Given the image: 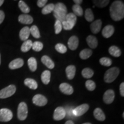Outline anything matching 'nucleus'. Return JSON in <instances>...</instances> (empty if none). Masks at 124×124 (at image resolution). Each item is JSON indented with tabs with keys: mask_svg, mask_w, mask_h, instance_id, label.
<instances>
[{
	"mask_svg": "<svg viewBox=\"0 0 124 124\" xmlns=\"http://www.w3.org/2000/svg\"><path fill=\"white\" fill-rule=\"evenodd\" d=\"M5 18V13L4 12L2 11V10H0V24L3 22Z\"/></svg>",
	"mask_w": 124,
	"mask_h": 124,
	"instance_id": "obj_44",
	"label": "nucleus"
},
{
	"mask_svg": "<svg viewBox=\"0 0 124 124\" xmlns=\"http://www.w3.org/2000/svg\"><path fill=\"white\" fill-rule=\"evenodd\" d=\"M65 124H74V123L72 121L69 120V121H67L65 123Z\"/></svg>",
	"mask_w": 124,
	"mask_h": 124,
	"instance_id": "obj_46",
	"label": "nucleus"
},
{
	"mask_svg": "<svg viewBox=\"0 0 124 124\" xmlns=\"http://www.w3.org/2000/svg\"><path fill=\"white\" fill-rule=\"evenodd\" d=\"M23 65H24V60L21 58H17L12 60L9 63V67L10 69L15 70L22 67Z\"/></svg>",
	"mask_w": 124,
	"mask_h": 124,
	"instance_id": "obj_12",
	"label": "nucleus"
},
{
	"mask_svg": "<svg viewBox=\"0 0 124 124\" xmlns=\"http://www.w3.org/2000/svg\"><path fill=\"white\" fill-rule=\"evenodd\" d=\"M86 41L87 43L88 46H90L91 48L95 49L98 46V40L94 36L90 35L86 39Z\"/></svg>",
	"mask_w": 124,
	"mask_h": 124,
	"instance_id": "obj_19",
	"label": "nucleus"
},
{
	"mask_svg": "<svg viewBox=\"0 0 124 124\" xmlns=\"http://www.w3.org/2000/svg\"><path fill=\"white\" fill-rule=\"evenodd\" d=\"M59 89L62 93L66 95H71L74 92L72 87L67 83H61L59 86Z\"/></svg>",
	"mask_w": 124,
	"mask_h": 124,
	"instance_id": "obj_11",
	"label": "nucleus"
},
{
	"mask_svg": "<svg viewBox=\"0 0 124 124\" xmlns=\"http://www.w3.org/2000/svg\"><path fill=\"white\" fill-rule=\"evenodd\" d=\"M0 64H1V55H0Z\"/></svg>",
	"mask_w": 124,
	"mask_h": 124,
	"instance_id": "obj_49",
	"label": "nucleus"
},
{
	"mask_svg": "<svg viewBox=\"0 0 124 124\" xmlns=\"http://www.w3.org/2000/svg\"><path fill=\"white\" fill-rule=\"evenodd\" d=\"M30 35V28L28 27H25L20 30L19 36L20 39L23 41H26Z\"/></svg>",
	"mask_w": 124,
	"mask_h": 124,
	"instance_id": "obj_17",
	"label": "nucleus"
},
{
	"mask_svg": "<svg viewBox=\"0 0 124 124\" xmlns=\"http://www.w3.org/2000/svg\"><path fill=\"white\" fill-rule=\"evenodd\" d=\"M66 72L67 77L69 79H72L75 77L76 72V68L73 65H70L67 67L66 69Z\"/></svg>",
	"mask_w": 124,
	"mask_h": 124,
	"instance_id": "obj_20",
	"label": "nucleus"
},
{
	"mask_svg": "<svg viewBox=\"0 0 124 124\" xmlns=\"http://www.w3.org/2000/svg\"><path fill=\"white\" fill-rule=\"evenodd\" d=\"M111 18L115 21L121 20L124 17V5L121 1H115L110 7Z\"/></svg>",
	"mask_w": 124,
	"mask_h": 124,
	"instance_id": "obj_1",
	"label": "nucleus"
},
{
	"mask_svg": "<svg viewBox=\"0 0 124 124\" xmlns=\"http://www.w3.org/2000/svg\"><path fill=\"white\" fill-rule=\"evenodd\" d=\"M115 94L113 90H108L105 93L103 97V100L106 104H110L114 101Z\"/></svg>",
	"mask_w": 124,
	"mask_h": 124,
	"instance_id": "obj_10",
	"label": "nucleus"
},
{
	"mask_svg": "<svg viewBox=\"0 0 124 124\" xmlns=\"http://www.w3.org/2000/svg\"><path fill=\"white\" fill-rule=\"evenodd\" d=\"M4 2V0H0V7L3 4V3Z\"/></svg>",
	"mask_w": 124,
	"mask_h": 124,
	"instance_id": "obj_47",
	"label": "nucleus"
},
{
	"mask_svg": "<svg viewBox=\"0 0 124 124\" xmlns=\"http://www.w3.org/2000/svg\"><path fill=\"white\" fill-rule=\"evenodd\" d=\"M91 124V123H89V122H87V123H85V124Z\"/></svg>",
	"mask_w": 124,
	"mask_h": 124,
	"instance_id": "obj_48",
	"label": "nucleus"
},
{
	"mask_svg": "<svg viewBox=\"0 0 124 124\" xmlns=\"http://www.w3.org/2000/svg\"><path fill=\"white\" fill-rule=\"evenodd\" d=\"M100 63L102 66L105 67H108L110 66L111 64H112V60L110 58H106V57H103V58L100 59Z\"/></svg>",
	"mask_w": 124,
	"mask_h": 124,
	"instance_id": "obj_37",
	"label": "nucleus"
},
{
	"mask_svg": "<svg viewBox=\"0 0 124 124\" xmlns=\"http://www.w3.org/2000/svg\"><path fill=\"white\" fill-rule=\"evenodd\" d=\"M72 10H73L74 14L76 16L81 17L83 15V11L82 7L80 5H74L72 6Z\"/></svg>",
	"mask_w": 124,
	"mask_h": 124,
	"instance_id": "obj_30",
	"label": "nucleus"
},
{
	"mask_svg": "<svg viewBox=\"0 0 124 124\" xmlns=\"http://www.w3.org/2000/svg\"><path fill=\"white\" fill-rule=\"evenodd\" d=\"M77 16L73 13H70L69 14H67L65 21L75 25L76 23H77Z\"/></svg>",
	"mask_w": 124,
	"mask_h": 124,
	"instance_id": "obj_31",
	"label": "nucleus"
},
{
	"mask_svg": "<svg viewBox=\"0 0 124 124\" xmlns=\"http://www.w3.org/2000/svg\"><path fill=\"white\" fill-rule=\"evenodd\" d=\"M87 89L89 91H94L95 89V83L93 80H87L85 84Z\"/></svg>",
	"mask_w": 124,
	"mask_h": 124,
	"instance_id": "obj_39",
	"label": "nucleus"
},
{
	"mask_svg": "<svg viewBox=\"0 0 124 124\" xmlns=\"http://www.w3.org/2000/svg\"><path fill=\"white\" fill-rule=\"evenodd\" d=\"M120 73V70L117 67H112L105 72L104 80L106 83H111L116 80Z\"/></svg>",
	"mask_w": 124,
	"mask_h": 124,
	"instance_id": "obj_3",
	"label": "nucleus"
},
{
	"mask_svg": "<svg viewBox=\"0 0 124 124\" xmlns=\"http://www.w3.org/2000/svg\"><path fill=\"white\" fill-rule=\"evenodd\" d=\"M93 54V51L90 49H83L79 53V56L82 59L86 60L89 58Z\"/></svg>",
	"mask_w": 124,
	"mask_h": 124,
	"instance_id": "obj_27",
	"label": "nucleus"
},
{
	"mask_svg": "<svg viewBox=\"0 0 124 124\" xmlns=\"http://www.w3.org/2000/svg\"><path fill=\"white\" fill-rule=\"evenodd\" d=\"M79 45V39L75 36H72L68 41V46L71 50H75Z\"/></svg>",
	"mask_w": 124,
	"mask_h": 124,
	"instance_id": "obj_15",
	"label": "nucleus"
},
{
	"mask_svg": "<svg viewBox=\"0 0 124 124\" xmlns=\"http://www.w3.org/2000/svg\"><path fill=\"white\" fill-rule=\"evenodd\" d=\"M28 107L25 102H21L18 105L17 108V117L21 121H24L27 118L28 116Z\"/></svg>",
	"mask_w": 124,
	"mask_h": 124,
	"instance_id": "obj_5",
	"label": "nucleus"
},
{
	"mask_svg": "<svg viewBox=\"0 0 124 124\" xmlns=\"http://www.w3.org/2000/svg\"><path fill=\"white\" fill-rule=\"evenodd\" d=\"M32 101L34 104L38 106H44L48 102L47 99L41 94H36L34 96Z\"/></svg>",
	"mask_w": 124,
	"mask_h": 124,
	"instance_id": "obj_8",
	"label": "nucleus"
},
{
	"mask_svg": "<svg viewBox=\"0 0 124 124\" xmlns=\"http://www.w3.org/2000/svg\"><path fill=\"white\" fill-rule=\"evenodd\" d=\"M85 17L88 22H92L93 20H94V14H93L92 10L91 9L88 8L86 9V11H85Z\"/></svg>",
	"mask_w": 124,
	"mask_h": 124,
	"instance_id": "obj_34",
	"label": "nucleus"
},
{
	"mask_svg": "<svg viewBox=\"0 0 124 124\" xmlns=\"http://www.w3.org/2000/svg\"><path fill=\"white\" fill-rule=\"evenodd\" d=\"M30 33L32 35L33 38L39 39L40 37V34L38 27L36 25H33L30 28Z\"/></svg>",
	"mask_w": 124,
	"mask_h": 124,
	"instance_id": "obj_32",
	"label": "nucleus"
},
{
	"mask_svg": "<svg viewBox=\"0 0 124 124\" xmlns=\"http://www.w3.org/2000/svg\"><path fill=\"white\" fill-rule=\"evenodd\" d=\"M13 118V113L8 108H3L0 109V121L8 122Z\"/></svg>",
	"mask_w": 124,
	"mask_h": 124,
	"instance_id": "obj_6",
	"label": "nucleus"
},
{
	"mask_svg": "<svg viewBox=\"0 0 124 124\" xmlns=\"http://www.w3.org/2000/svg\"><path fill=\"white\" fill-rule=\"evenodd\" d=\"M114 32V28L112 25H108L105 26L103 28V30L102 31V36L105 38H110L113 35Z\"/></svg>",
	"mask_w": 124,
	"mask_h": 124,
	"instance_id": "obj_13",
	"label": "nucleus"
},
{
	"mask_svg": "<svg viewBox=\"0 0 124 124\" xmlns=\"http://www.w3.org/2000/svg\"><path fill=\"white\" fill-rule=\"evenodd\" d=\"M16 87L15 85H10L0 90V98L5 99L11 97L16 93Z\"/></svg>",
	"mask_w": 124,
	"mask_h": 124,
	"instance_id": "obj_4",
	"label": "nucleus"
},
{
	"mask_svg": "<svg viewBox=\"0 0 124 124\" xmlns=\"http://www.w3.org/2000/svg\"><path fill=\"white\" fill-rule=\"evenodd\" d=\"M28 64L29 68L30 70L32 72H34L37 70V67H38V63L37 61L35 58H30L28 60Z\"/></svg>",
	"mask_w": 124,
	"mask_h": 124,
	"instance_id": "obj_25",
	"label": "nucleus"
},
{
	"mask_svg": "<svg viewBox=\"0 0 124 124\" xmlns=\"http://www.w3.org/2000/svg\"><path fill=\"white\" fill-rule=\"evenodd\" d=\"M55 5L54 4H49L43 7L42 9V13L43 15H47V14L51 13V12L54 11Z\"/></svg>",
	"mask_w": 124,
	"mask_h": 124,
	"instance_id": "obj_33",
	"label": "nucleus"
},
{
	"mask_svg": "<svg viewBox=\"0 0 124 124\" xmlns=\"http://www.w3.org/2000/svg\"><path fill=\"white\" fill-rule=\"evenodd\" d=\"M66 116V111L62 107H58L56 108L54 113V119L56 121H60L64 118Z\"/></svg>",
	"mask_w": 124,
	"mask_h": 124,
	"instance_id": "obj_9",
	"label": "nucleus"
},
{
	"mask_svg": "<svg viewBox=\"0 0 124 124\" xmlns=\"http://www.w3.org/2000/svg\"><path fill=\"white\" fill-rule=\"evenodd\" d=\"M62 27L64 28L65 30H71L73 27H74V25L70 23L67 22V21H64L62 23Z\"/></svg>",
	"mask_w": 124,
	"mask_h": 124,
	"instance_id": "obj_41",
	"label": "nucleus"
},
{
	"mask_svg": "<svg viewBox=\"0 0 124 124\" xmlns=\"http://www.w3.org/2000/svg\"><path fill=\"white\" fill-rule=\"evenodd\" d=\"M108 52H109V54L111 56L116 57V58L120 56L121 55V51L120 49L115 46H111L109 48V49H108Z\"/></svg>",
	"mask_w": 124,
	"mask_h": 124,
	"instance_id": "obj_23",
	"label": "nucleus"
},
{
	"mask_svg": "<svg viewBox=\"0 0 124 124\" xmlns=\"http://www.w3.org/2000/svg\"><path fill=\"white\" fill-rule=\"evenodd\" d=\"M89 108V105L85 103V104L80 105L73 109L72 113L74 116H77V117H80V116L83 115L85 113H86L88 111Z\"/></svg>",
	"mask_w": 124,
	"mask_h": 124,
	"instance_id": "obj_7",
	"label": "nucleus"
},
{
	"mask_svg": "<svg viewBox=\"0 0 124 124\" xmlns=\"http://www.w3.org/2000/svg\"><path fill=\"white\" fill-rule=\"evenodd\" d=\"M32 41L30 40H27L25 41L21 46V50L23 52H27L32 48Z\"/></svg>",
	"mask_w": 124,
	"mask_h": 124,
	"instance_id": "obj_26",
	"label": "nucleus"
},
{
	"mask_svg": "<svg viewBox=\"0 0 124 124\" xmlns=\"http://www.w3.org/2000/svg\"><path fill=\"white\" fill-rule=\"evenodd\" d=\"M41 81L44 85H48L50 82L51 72L48 70L43 71L41 75Z\"/></svg>",
	"mask_w": 124,
	"mask_h": 124,
	"instance_id": "obj_24",
	"label": "nucleus"
},
{
	"mask_svg": "<svg viewBox=\"0 0 124 124\" xmlns=\"http://www.w3.org/2000/svg\"><path fill=\"white\" fill-rule=\"evenodd\" d=\"M93 114H94V117L97 120L100 121H103L105 120V115L104 113L100 108H96L94 110Z\"/></svg>",
	"mask_w": 124,
	"mask_h": 124,
	"instance_id": "obj_22",
	"label": "nucleus"
},
{
	"mask_svg": "<svg viewBox=\"0 0 124 124\" xmlns=\"http://www.w3.org/2000/svg\"><path fill=\"white\" fill-rule=\"evenodd\" d=\"M120 94L122 97H124V83H121L120 86Z\"/></svg>",
	"mask_w": 124,
	"mask_h": 124,
	"instance_id": "obj_43",
	"label": "nucleus"
},
{
	"mask_svg": "<svg viewBox=\"0 0 124 124\" xmlns=\"http://www.w3.org/2000/svg\"><path fill=\"white\" fill-rule=\"evenodd\" d=\"M102 21L101 20H97L94 21L90 25L91 32L94 34H97L100 32L102 27Z\"/></svg>",
	"mask_w": 124,
	"mask_h": 124,
	"instance_id": "obj_14",
	"label": "nucleus"
},
{
	"mask_svg": "<svg viewBox=\"0 0 124 124\" xmlns=\"http://www.w3.org/2000/svg\"><path fill=\"white\" fill-rule=\"evenodd\" d=\"M41 62L46 66V67L48 68L49 69H53L55 67L54 62L52 59L46 55H44L41 58Z\"/></svg>",
	"mask_w": 124,
	"mask_h": 124,
	"instance_id": "obj_18",
	"label": "nucleus"
},
{
	"mask_svg": "<svg viewBox=\"0 0 124 124\" xmlns=\"http://www.w3.org/2000/svg\"><path fill=\"white\" fill-rule=\"evenodd\" d=\"M82 75L85 78H91L94 75V71L89 68H85L82 71Z\"/></svg>",
	"mask_w": 124,
	"mask_h": 124,
	"instance_id": "obj_28",
	"label": "nucleus"
},
{
	"mask_svg": "<svg viewBox=\"0 0 124 124\" xmlns=\"http://www.w3.org/2000/svg\"><path fill=\"white\" fill-rule=\"evenodd\" d=\"M74 2L75 3V5H80L83 2V1H82V0H74Z\"/></svg>",
	"mask_w": 124,
	"mask_h": 124,
	"instance_id": "obj_45",
	"label": "nucleus"
},
{
	"mask_svg": "<svg viewBox=\"0 0 124 124\" xmlns=\"http://www.w3.org/2000/svg\"><path fill=\"white\" fill-rule=\"evenodd\" d=\"M55 49L60 54H65L67 51V47L64 44L58 43L55 46Z\"/></svg>",
	"mask_w": 124,
	"mask_h": 124,
	"instance_id": "obj_38",
	"label": "nucleus"
},
{
	"mask_svg": "<svg viewBox=\"0 0 124 124\" xmlns=\"http://www.w3.org/2000/svg\"><path fill=\"white\" fill-rule=\"evenodd\" d=\"M47 2V0H39L37 2V5L39 8H43L45 7Z\"/></svg>",
	"mask_w": 124,
	"mask_h": 124,
	"instance_id": "obj_42",
	"label": "nucleus"
},
{
	"mask_svg": "<svg viewBox=\"0 0 124 124\" xmlns=\"http://www.w3.org/2000/svg\"><path fill=\"white\" fill-rule=\"evenodd\" d=\"M32 48L33 49V51H36V52H39V51L42 50L43 48V43L38 41H35L32 44Z\"/></svg>",
	"mask_w": 124,
	"mask_h": 124,
	"instance_id": "obj_36",
	"label": "nucleus"
},
{
	"mask_svg": "<svg viewBox=\"0 0 124 124\" xmlns=\"http://www.w3.org/2000/svg\"><path fill=\"white\" fill-rule=\"evenodd\" d=\"M18 7L20 10L25 14L28 13L30 12V8L28 7V6L25 4V2L23 1H20L18 2Z\"/></svg>",
	"mask_w": 124,
	"mask_h": 124,
	"instance_id": "obj_29",
	"label": "nucleus"
},
{
	"mask_svg": "<svg viewBox=\"0 0 124 124\" xmlns=\"http://www.w3.org/2000/svg\"><path fill=\"white\" fill-rule=\"evenodd\" d=\"M53 12L54 16L57 20H59L61 23L65 21L67 9L64 4L62 2L57 3L55 5Z\"/></svg>",
	"mask_w": 124,
	"mask_h": 124,
	"instance_id": "obj_2",
	"label": "nucleus"
},
{
	"mask_svg": "<svg viewBox=\"0 0 124 124\" xmlns=\"http://www.w3.org/2000/svg\"><path fill=\"white\" fill-rule=\"evenodd\" d=\"M93 2L97 7L102 8L106 7L108 4V3L110 2V1H108V0H99V1H97V0H95V1H93Z\"/></svg>",
	"mask_w": 124,
	"mask_h": 124,
	"instance_id": "obj_35",
	"label": "nucleus"
},
{
	"mask_svg": "<svg viewBox=\"0 0 124 124\" xmlns=\"http://www.w3.org/2000/svg\"><path fill=\"white\" fill-rule=\"evenodd\" d=\"M18 21L24 24H31L33 23V18L30 15L27 14L21 15L18 17Z\"/></svg>",
	"mask_w": 124,
	"mask_h": 124,
	"instance_id": "obj_16",
	"label": "nucleus"
},
{
	"mask_svg": "<svg viewBox=\"0 0 124 124\" xmlns=\"http://www.w3.org/2000/svg\"><path fill=\"white\" fill-rule=\"evenodd\" d=\"M24 84L32 90H36L38 87V85L36 81L31 78L25 79L24 80Z\"/></svg>",
	"mask_w": 124,
	"mask_h": 124,
	"instance_id": "obj_21",
	"label": "nucleus"
},
{
	"mask_svg": "<svg viewBox=\"0 0 124 124\" xmlns=\"http://www.w3.org/2000/svg\"><path fill=\"white\" fill-rule=\"evenodd\" d=\"M55 32L56 34H59L60 33L62 29V23L59 20H56L55 23Z\"/></svg>",
	"mask_w": 124,
	"mask_h": 124,
	"instance_id": "obj_40",
	"label": "nucleus"
}]
</instances>
